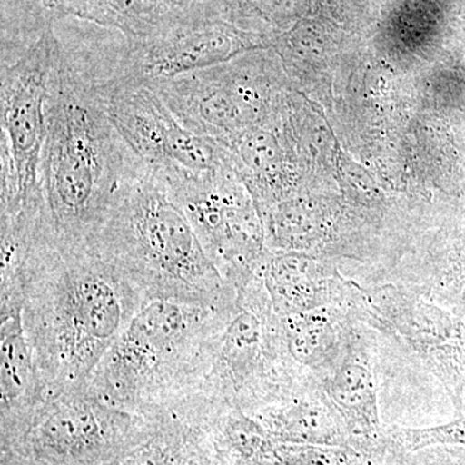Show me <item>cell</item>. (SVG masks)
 Wrapping results in <instances>:
<instances>
[{
	"mask_svg": "<svg viewBox=\"0 0 465 465\" xmlns=\"http://www.w3.org/2000/svg\"><path fill=\"white\" fill-rule=\"evenodd\" d=\"M2 275L20 278L21 322L43 397L87 388L148 302L94 247L58 241L43 213L2 219Z\"/></svg>",
	"mask_w": 465,
	"mask_h": 465,
	"instance_id": "6da1fadb",
	"label": "cell"
},
{
	"mask_svg": "<svg viewBox=\"0 0 465 465\" xmlns=\"http://www.w3.org/2000/svg\"><path fill=\"white\" fill-rule=\"evenodd\" d=\"M139 159L110 121L97 85L60 54L52 74L41 188L58 241L92 246Z\"/></svg>",
	"mask_w": 465,
	"mask_h": 465,
	"instance_id": "7a4b0ae2",
	"label": "cell"
},
{
	"mask_svg": "<svg viewBox=\"0 0 465 465\" xmlns=\"http://www.w3.org/2000/svg\"><path fill=\"white\" fill-rule=\"evenodd\" d=\"M92 247L146 300L228 304L224 282L157 168L137 162Z\"/></svg>",
	"mask_w": 465,
	"mask_h": 465,
	"instance_id": "3957f363",
	"label": "cell"
},
{
	"mask_svg": "<svg viewBox=\"0 0 465 465\" xmlns=\"http://www.w3.org/2000/svg\"><path fill=\"white\" fill-rule=\"evenodd\" d=\"M234 304L148 300L106 351L88 388L137 414L200 391Z\"/></svg>",
	"mask_w": 465,
	"mask_h": 465,
	"instance_id": "277c9868",
	"label": "cell"
},
{
	"mask_svg": "<svg viewBox=\"0 0 465 465\" xmlns=\"http://www.w3.org/2000/svg\"><path fill=\"white\" fill-rule=\"evenodd\" d=\"M63 54L54 27L16 63L2 70V213H16L42 197L41 157L52 74Z\"/></svg>",
	"mask_w": 465,
	"mask_h": 465,
	"instance_id": "5b68a950",
	"label": "cell"
},
{
	"mask_svg": "<svg viewBox=\"0 0 465 465\" xmlns=\"http://www.w3.org/2000/svg\"><path fill=\"white\" fill-rule=\"evenodd\" d=\"M142 414L101 400L90 388L43 397L33 409L5 421L23 433L34 457L54 465L90 464L118 451Z\"/></svg>",
	"mask_w": 465,
	"mask_h": 465,
	"instance_id": "8992f818",
	"label": "cell"
},
{
	"mask_svg": "<svg viewBox=\"0 0 465 465\" xmlns=\"http://www.w3.org/2000/svg\"><path fill=\"white\" fill-rule=\"evenodd\" d=\"M157 170L224 282L237 292L243 289L253 274L258 238L246 204L223 168L204 173Z\"/></svg>",
	"mask_w": 465,
	"mask_h": 465,
	"instance_id": "52a82bcc",
	"label": "cell"
},
{
	"mask_svg": "<svg viewBox=\"0 0 465 465\" xmlns=\"http://www.w3.org/2000/svg\"><path fill=\"white\" fill-rule=\"evenodd\" d=\"M96 85L110 121L143 163L193 173L222 167L219 143L198 136L180 124L148 85L116 76Z\"/></svg>",
	"mask_w": 465,
	"mask_h": 465,
	"instance_id": "ba28073f",
	"label": "cell"
},
{
	"mask_svg": "<svg viewBox=\"0 0 465 465\" xmlns=\"http://www.w3.org/2000/svg\"><path fill=\"white\" fill-rule=\"evenodd\" d=\"M244 45L222 18L183 3L154 33L127 41L114 76L146 85L159 84L215 66Z\"/></svg>",
	"mask_w": 465,
	"mask_h": 465,
	"instance_id": "9c48e42d",
	"label": "cell"
},
{
	"mask_svg": "<svg viewBox=\"0 0 465 465\" xmlns=\"http://www.w3.org/2000/svg\"><path fill=\"white\" fill-rule=\"evenodd\" d=\"M326 391L327 402L348 440L361 448H378L384 442L375 375L365 351L349 349L327 379Z\"/></svg>",
	"mask_w": 465,
	"mask_h": 465,
	"instance_id": "30bf717a",
	"label": "cell"
},
{
	"mask_svg": "<svg viewBox=\"0 0 465 465\" xmlns=\"http://www.w3.org/2000/svg\"><path fill=\"white\" fill-rule=\"evenodd\" d=\"M370 313L376 321L396 330L420 351L455 349L465 353V326L448 312L418 299L399 296L388 290L371 302Z\"/></svg>",
	"mask_w": 465,
	"mask_h": 465,
	"instance_id": "8fae6325",
	"label": "cell"
},
{
	"mask_svg": "<svg viewBox=\"0 0 465 465\" xmlns=\"http://www.w3.org/2000/svg\"><path fill=\"white\" fill-rule=\"evenodd\" d=\"M51 11L118 30L127 41L145 38L183 5L180 0H42Z\"/></svg>",
	"mask_w": 465,
	"mask_h": 465,
	"instance_id": "7c38bea8",
	"label": "cell"
},
{
	"mask_svg": "<svg viewBox=\"0 0 465 465\" xmlns=\"http://www.w3.org/2000/svg\"><path fill=\"white\" fill-rule=\"evenodd\" d=\"M0 320L2 419L5 421L29 411L43 394L21 322V309L0 313Z\"/></svg>",
	"mask_w": 465,
	"mask_h": 465,
	"instance_id": "4fadbf2b",
	"label": "cell"
},
{
	"mask_svg": "<svg viewBox=\"0 0 465 465\" xmlns=\"http://www.w3.org/2000/svg\"><path fill=\"white\" fill-rule=\"evenodd\" d=\"M277 403V402H275ZM259 414L265 432L275 440L293 445H341L347 433L341 420L314 402L278 401L277 405L262 409Z\"/></svg>",
	"mask_w": 465,
	"mask_h": 465,
	"instance_id": "5bb4252c",
	"label": "cell"
},
{
	"mask_svg": "<svg viewBox=\"0 0 465 465\" xmlns=\"http://www.w3.org/2000/svg\"><path fill=\"white\" fill-rule=\"evenodd\" d=\"M278 327L284 351L302 365L321 369L338 356V322L327 307L278 317Z\"/></svg>",
	"mask_w": 465,
	"mask_h": 465,
	"instance_id": "9a60e30c",
	"label": "cell"
},
{
	"mask_svg": "<svg viewBox=\"0 0 465 465\" xmlns=\"http://www.w3.org/2000/svg\"><path fill=\"white\" fill-rule=\"evenodd\" d=\"M262 286L278 317L327 307L331 291L295 260L281 256L265 266Z\"/></svg>",
	"mask_w": 465,
	"mask_h": 465,
	"instance_id": "2e32d148",
	"label": "cell"
},
{
	"mask_svg": "<svg viewBox=\"0 0 465 465\" xmlns=\"http://www.w3.org/2000/svg\"><path fill=\"white\" fill-rule=\"evenodd\" d=\"M391 442L407 451H416L430 446H463L465 448V416L439 427L402 430L394 428L388 430Z\"/></svg>",
	"mask_w": 465,
	"mask_h": 465,
	"instance_id": "e0dca14e",
	"label": "cell"
}]
</instances>
